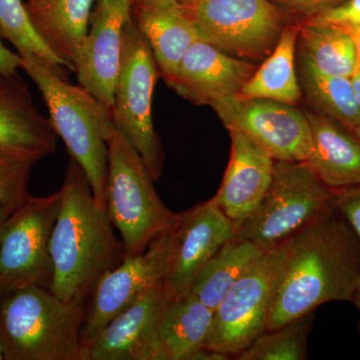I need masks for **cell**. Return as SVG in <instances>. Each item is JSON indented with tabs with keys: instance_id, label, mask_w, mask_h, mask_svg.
I'll use <instances>...</instances> for the list:
<instances>
[{
	"instance_id": "6da1fadb",
	"label": "cell",
	"mask_w": 360,
	"mask_h": 360,
	"mask_svg": "<svg viewBox=\"0 0 360 360\" xmlns=\"http://www.w3.org/2000/svg\"><path fill=\"white\" fill-rule=\"evenodd\" d=\"M360 274V241L340 210L283 243L265 331L312 314L324 303L352 302Z\"/></svg>"
},
{
	"instance_id": "7a4b0ae2",
	"label": "cell",
	"mask_w": 360,
	"mask_h": 360,
	"mask_svg": "<svg viewBox=\"0 0 360 360\" xmlns=\"http://www.w3.org/2000/svg\"><path fill=\"white\" fill-rule=\"evenodd\" d=\"M51 236L53 277L49 290L65 302H86L99 279L125 257L108 208L97 205L84 169L72 156Z\"/></svg>"
},
{
	"instance_id": "3957f363",
	"label": "cell",
	"mask_w": 360,
	"mask_h": 360,
	"mask_svg": "<svg viewBox=\"0 0 360 360\" xmlns=\"http://www.w3.org/2000/svg\"><path fill=\"white\" fill-rule=\"evenodd\" d=\"M85 307L39 285L0 290L4 359L82 360Z\"/></svg>"
},
{
	"instance_id": "277c9868",
	"label": "cell",
	"mask_w": 360,
	"mask_h": 360,
	"mask_svg": "<svg viewBox=\"0 0 360 360\" xmlns=\"http://www.w3.org/2000/svg\"><path fill=\"white\" fill-rule=\"evenodd\" d=\"M21 59L42 97L52 127L65 141L68 153L84 169L97 205L108 208V139L113 127L111 110L82 85H73L49 66L30 58Z\"/></svg>"
},
{
	"instance_id": "5b68a950",
	"label": "cell",
	"mask_w": 360,
	"mask_h": 360,
	"mask_svg": "<svg viewBox=\"0 0 360 360\" xmlns=\"http://www.w3.org/2000/svg\"><path fill=\"white\" fill-rule=\"evenodd\" d=\"M108 146L106 205L125 255L134 257L176 226L180 213L160 200L153 179L127 135L113 122Z\"/></svg>"
},
{
	"instance_id": "8992f818",
	"label": "cell",
	"mask_w": 360,
	"mask_h": 360,
	"mask_svg": "<svg viewBox=\"0 0 360 360\" xmlns=\"http://www.w3.org/2000/svg\"><path fill=\"white\" fill-rule=\"evenodd\" d=\"M340 189L326 186L305 161L276 160L269 191L236 231L262 250H274L303 229L338 210Z\"/></svg>"
},
{
	"instance_id": "52a82bcc",
	"label": "cell",
	"mask_w": 360,
	"mask_h": 360,
	"mask_svg": "<svg viewBox=\"0 0 360 360\" xmlns=\"http://www.w3.org/2000/svg\"><path fill=\"white\" fill-rule=\"evenodd\" d=\"M153 51L132 18L123 33L122 63L116 79L113 122L141 155L153 181L162 174L165 153L153 120L158 75Z\"/></svg>"
},
{
	"instance_id": "ba28073f",
	"label": "cell",
	"mask_w": 360,
	"mask_h": 360,
	"mask_svg": "<svg viewBox=\"0 0 360 360\" xmlns=\"http://www.w3.org/2000/svg\"><path fill=\"white\" fill-rule=\"evenodd\" d=\"M200 39L236 58L262 63L284 27L270 0H180Z\"/></svg>"
},
{
	"instance_id": "9c48e42d",
	"label": "cell",
	"mask_w": 360,
	"mask_h": 360,
	"mask_svg": "<svg viewBox=\"0 0 360 360\" xmlns=\"http://www.w3.org/2000/svg\"><path fill=\"white\" fill-rule=\"evenodd\" d=\"M60 202V189L46 196L30 195L9 215L0 234V290L26 285L51 288L49 245Z\"/></svg>"
},
{
	"instance_id": "30bf717a",
	"label": "cell",
	"mask_w": 360,
	"mask_h": 360,
	"mask_svg": "<svg viewBox=\"0 0 360 360\" xmlns=\"http://www.w3.org/2000/svg\"><path fill=\"white\" fill-rule=\"evenodd\" d=\"M283 258V243L266 251L227 291L213 312L206 349L238 355L264 333Z\"/></svg>"
},
{
	"instance_id": "8fae6325",
	"label": "cell",
	"mask_w": 360,
	"mask_h": 360,
	"mask_svg": "<svg viewBox=\"0 0 360 360\" xmlns=\"http://www.w3.org/2000/svg\"><path fill=\"white\" fill-rule=\"evenodd\" d=\"M295 105L236 94L212 104L224 127L243 132L274 160L307 161L311 132L305 113Z\"/></svg>"
},
{
	"instance_id": "7c38bea8",
	"label": "cell",
	"mask_w": 360,
	"mask_h": 360,
	"mask_svg": "<svg viewBox=\"0 0 360 360\" xmlns=\"http://www.w3.org/2000/svg\"><path fill=\"white\" fill-rule=\"evenodd\" d=\"M170 232L139 255H125L117 267L97 283L85 307L82 330V360L98 333L144 293L162 281L167 270Z\"/></svg>"
},
{
	"instance_id": "4fadbf2b",
	"label": "cell",
	"mask_w": 360,
	"mask_h": 360,
	"mask_svg": "<svg viewBox=\"0 0 360 360\" xmlns=\"http://www.w3.org/2000/svg\"><path fill=\"white\" fill-rule=\"evenodd\" d=\"M236 233L233 224L210 200L180 212L179 224L170 231L162 279L168 302L191 292L200 270Z\"/></svg>"
},
{
	"instance_id": "5bb4252c",
	"label": "cell",
	"mask_w": 360,
	"mask_h": 360,
	"mask_svg": "<svg viewBox=\"0 0 360 360\" xmlns=\"http://www.w3.org/2000/svg\"><path fill=\"white\" fill-rule=\"evenodd\" d=\"M89 33L73 66L78 84L108 110L115 104L123 33L131 18V0H96Z\"/></svg>"
},
{
	"instance_id": "9a60e30c",
	"label": "cell",
	"mask_w": 360,
	"mask_h": 360,
	"mask_svg": "<svg viewBox=\"0 0 360 360\" xmlns=\"http://www.w3.org/2000/svg\"><path fill=\"white\" fill-rule=\"evenodd\" d=\"M167 302L160 281L98 333L84 360H160V328Z\"/></svg>"
},
{
	"instance_id": "2e32d148",
	"label": "cell",
	"mask_w": 360,
	"mask_h": 360,
	"mask_svg": "<svg viewBox=\"0 0 360 360\" xmlns=\"http://www.w3.org/2000/svg\"><path fill=\"white\" fill-rule=\"evenodd\" d=\"M257 66L236 58L202 39L184 54L174 75L165 80L179 96L198 105L212 106L238 94Z\"/></svg>"
},
{
	"instance_id": "e0dca14e",
	"label": "cell",
	"mask_w": 360,
	"mask_h": 360,
	"mask_svg": "<svg viewBox=\"0 0 360 360\" xmlns=\"http://www.w3.org/2000/svg\"><path fill=\"white\" fill-rule=\"evenodd\" d=\"M231 160L213 203L233 224L236 231L253 212L269 191L276 160L248 135L229 130Z\"/></svg>"
},
{
	"instance_id": "ac0fdd59",
	"label": "cell",
	"mask_w": 360,
	"mask_h": 360,
	"mask_svg": "<svg viewBox=\"0 0 360 360\" xmlns=\"http://www.w3.org/2000/svg\"><path fill=\"white\" fill-rule=\"evenodd\" d=\"M131 18L148 42L165 80L174 75L189 47L201 39L180 0L132 2Z\"/></svg>"
},
{
	"instance_id": "d6986e66",
	"label": "cell",
	"mask_w": 360,
	"mask_h": 360,
	"mask_svg": "<svg viewBox=\"0 0 360 360\" xmlns=\"http://www.w3.org/2000/svg\"><path fill=\"white\" fill-rule=\"evenodd\" d=\"M49 117L37 110L18 75H0V148L32 151L46 158L58 148Z\"/></svg>"
},
{
	"instance_id": "ffe728a7",
	"label": "cell",
	"mask_w": 360,
	"mask_h": 360,
	"mask_svg": "<svg viewBox=\"0 0 360 360\" xmlns=\"http://www.w3.org/2000/svg\"><path fill=\"white\" fill-rule=\"evenodd\" d=\"M311 132L305 162L321 181L335 189L360 186V139L340 123L314 111H304Z\"/></svg>"
},
{
	"instance_id": "44dd1931",
	"label": "cell",
	"mask_w": 360,
	"mask_h": 360,
	"mask_svg": "<svg viewBox=\"0 0 360 360\" xmlns=\"http://www.w3.org/2000/svg\"><path fill=\"white\" fill-rule=\"evenodd\" d=\"M96 0H25L33 27L44 44L75 71V59L89 33Z\"/></svg>"
},
{
	"instance_id": "7402d4cb",
	"label": "cell",
	"mask_w": 360,
	"mask_h": 360,
	"mask_svg": "<svg viewBox=\"0 0 360 360\" xmlns=\"http://www.w3.org/2000/svg\"><path fill=\"white\" fill-rule=\"evenodd\" d=\"M213 310L193 293L167 302L160 328V360H193L205 349Z\"/></svg>"
},
{
	"instance_id": "603a6c76",
	"label": "cell",
	"mask_w": 360,
	"mask_h": 360,
	"mask_svg": "<svg viewBox=\"0 0 360 360\" xmlns=\"http://www.w3.org/2000/svg\"><path fill=\"white\" fill-rule=\"evenodd\" d=\"M298 25H286L269 58L240 90L248 98H264L296 105L302 97L295 71Z\"/></svg>"
},
{
	"instance_id": "cb8c5ba5",
	"label": "cell",
	"mask_w": 360,
	"mask_h": 360,
	"mask_svg": "<svg viewBox=\"0 0 360 360\" xmlns=\"http://www.w3.org/2000/svg\"><path fill=\"white\" fill-rule=\"evenodd\" d=\"M300 58L315 70L333 77L350 78L357 66L354 40L335 25L304 20L298 25Z\"/></svg>"
},
{
	"instance_id": "d4e9b609",
	"label": "cell",
	"mask_w": 360,
	"mask_h": 360,
	"mask_svg": "<svg viewBox=\"0 0 360 360\" xmlns=\"http://www.w3.org/2000/svg\"><path fill=\"white\" fill-rule=\"evenodd\" d=\"M264 253L250 241L232 238L200 270L191 292L214 311L227 291Z\"/></svg>"
},
{
	"instance_id": "484cf974",
	"label": "cell",
	"mask_w": 360,
	"mask_h": 360,
	"mask_svg": "<svg viewBox=\"0 0 360 360\" xmlns=\"http://www.w3.org/2000/svg\"><path fill=\"white\" fill-rule=\"evenodd\" d=\"M300 84L302 94L314 112L340 123L347 129H360V110L352 80L324 75L300 58Z\"/></svg>"
},
{
	"instance_id": "4316f807",
	"label": "cell",
	"mask_w": 360,
	"mask_h": 360,
	"mask_svg": "<svg viewBox=\"0 0 360 360\" xmlns=\"http://www.w3.org/2000/svg\"><path fill=\"white\" fill-rule=\"evenodd\" d=\"M0 37L8 40L23 58L39 61L65 77L70 66L49 49L33 27L25 0H0Z\"/></svg>"
},
{
	"instance_id": "83f0119b",
	"label": "cell",
	"mask_w": 360,
	"mask_h": 360,
	"mask_svg": "<svg viewBox=\"0 0 360 360\" xmlns=\"http://www.w3.org/2000/svg\"><path fill=\"white\" fill-rule=\"evenodd\" d=\"M314 314L300 317L274 330L264 331L240 352L239 360H304Z\"/></svg>"
},
{
	"instance_id": "f1b7e54d",
	"label": "cell",
	"mask_w": 360,
	"mask_h": 360,
	"mask_svg": "<svg viewBox=\"0 0 360 360\" xmlns=\"http://www.w3.org/2000/svg\"><path fill=\"white\" fill-rule=\"evenodd\" d=\"M42 158L32 151L0 148V205L16 210L25 202L30 175Z\"/></svg>"
},
{
	"instance_id": "f546056e",
	"label": "cell",
	"mask_w": 360,
	"mask_h": 360,
	"mask_svg": "<svg viewBox=\"0 0 360 360\" xmlns=\"http://www.w3.org/2000/svg\"><path fill=\"white\" fill-rule=\"evenodd\" d=\"M307 20L335 25L341 30L357 27L360 26V0H345Z\"/></svg>"
},
{
	"instance_id": "4dcf8cb0",
	"label": "cell",
	"mask_w": 360,
	"mask_h": 360,
	"mask_svg": "<svg viewBox=\"0 0 360 360\" xmlns=\"http://www.w3.org/2000/svg\"><path fill=\"white\" fill-rule=\"evenodd\" d=\"M283 13L309 20L345 0H270Z\"/></svg>"
},
{
	"instance_id": "1f68e13d",
	"label": "cell",
	"mask_w": 360,
	"mask_h": 360,
	"mask_svg": "<svg viewBox=\"0 0 360 360\" xmlns=\"http://www.w3.org/2000/svg\"><path fill=\"white\" fill-rule=\"evenodd\" d=\"M338 210L360 241V186L340 189Z\"/></svg>"
},
{
	"instance_id": "d6a6232c",
	"label": "cell",
	"mask_w": 360,
	"mask_h": 360,
	"mask_svg": "<svg viewBox=\"0 0 360 360\" xmlns=\"http://www.w3.org/2000/svg\"><path fill=\"white\" fill-rule=\"evenodd\" d=\"M21 68L20 54L14 53L0 40V75H18Z\"/></svg>"
},
{
	"instance_id": "836d02e7",
	"label": "cell",
	"mask_w": 360,
	"mask_h": 360,
	"mask_svg": "<svg viewBox=\"0 0 360 360\" xmlns=\"http://www.w3.org/2000/svg\"><path fill=\"white\" fill-rule=\"evenodd\" d=\"M352 80V89H354L355 101L360 110V65H357L354 75L350 77Z\"/></svg>"
},
{
	"instance_id": "e575fe53",
	"label": "cell",
	"mask_w": 360,
	"mask_h": 360,
	"mask_svg": "<svg viewBox=\"0 0 360 360\" xmlns=\"http://www.w3.org/2000/svg\"><path fill=\"white\" fill-rule=\"evenodd\" d=\"M342 30L343 32H347V34H349V37H352V40H354L355 49H356L357 65H360V26H357V27L347 28V30Z\"/></svg>"
},
{
	"instance_id": "d590c367",
	"label": "cell",
	"mask_w": 360,
	"mask_h": 360,
	"mask_svg": "<svg viewBox=\"0 0 360 360\" xmlns=\"http://www.w3.org/2000/svg\"><path fill=\"white\" fill-rule=\"evenodd\" d=\"M14 210H15L7 207V206L0 205V234H1L2 229H4V225L6 224L7 219H8L9 215H11Z\"/></svg>"
},
{
	"instance_id": "8d00e7d4",
	"label": "cell",
	"mask_w": 360,
	"mask_h": 360,
	"mask_svg": "<svg viewBox=\"0 0 360 360\" xmlns=\"http://www.w3.org/2000/svg\"><path fill=\"white\" fill-rule=\"evenodd\" d=\"M352 303L355 305V307L359 309L360 312V274L359 277V281H357L356 288H355L354 300H352Z\"/></svg>"
},
{
	"instance_id": "74e56055",
	"label": "cell",
	"mask_w": 360,
	"mask_h": 360,
	"mask_svg": "<svg viewBox=\"0 0 360 360\" xmlns=\"http://www.w3.org/2000/svg\"><path fill=\"white\" fill-rule=\"evenodd\" d=\"M4 352H2L1 340H0V360H4Z\"/></svg>"
},
{
	"instance_id": "f35d334b",
	"label": "cell",
	"mask_w": 360,
	"mask_h": 360,
	"mask_svg": "<svg viewBox=\"0 0 360 360\" xmlns=\"http://www.w3.org/2000/svg\"><path fill=\"white\" fill-rule=\"evenodd\" d=\"M354 132L355 135H356V136L359 137V139H360V129L354 130Z\"/></svg>"
},
{
	"instance_id": "ab89813d",
	"label": "cell",
	"mask_w": 360,
	"mask_h": 360,
	"mask_svg": "<svg viewBox=\"0 0 360 360\" xmlns=\"http://www.w3.org/2000/svg\"><path fill=\"white\" fill-rule=\"evenodd\" d=\"M134 1H139V0H131V4H132V2H134Z\"/></svg>"
}]
</instances>
